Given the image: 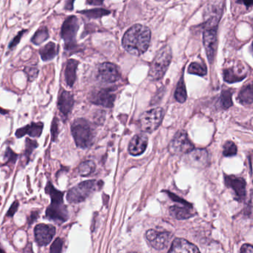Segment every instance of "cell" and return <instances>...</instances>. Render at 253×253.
Returning a JSON list of instances; mask_svg holds the SVG:
<instances>
[{
  "label": "cell",
  "instance_id": "obj_12",
  "mask_svg": "<svg viewBox=\"0 0 253 253\" xmlns=\"http://www.w3.org/2000/svg\"><path fill=\"white\" fill-rule=\"evenodd\" d=\"M98 78L103 82L115 83L121 78V73L116 65L112 63H103L98 69Z\"/></svg>",
  "mask_w": 253,
  "mask_h": 253
},
{
  "label": "cell",
  "instance_id": "obj_40",
  "mask_svg": "<svg viewBox=\"0 0 253 253\" xmlns=\"http://www.w3.org/2000/svg\"><path fill=\"white\" fill-rule=\"evenodd\" d=\"M87 3L90 4V5H102L103 4V2L102 1H88V2H87Z\"/></svg>",
  "mask_w": 253,
  "mask_h": 253
},
{
  "label": "cell",
  "instance_id": "obj_41",
  "mask_svg": "<svg viewBox=\"0 0 253 253\" xmlns=\"http://www.w3.org/2000/svg\"><path fill=\"white\" fill-rule=\"evenodd\" d=\"M238 3H243L244 4V5H247V6H253V2H238Z\"/></svg>",
  "mask_w": 253,
  "mask_h": 253
},
{
  "label": "cell",
  "instance_id": "obj_19",
  "mask_svg": "<svg viewBox=\"0 0 253 253\" xmlns=\"http://www.w3.org/2000/svg\"><path fill=\"white\" fill-rule=\"evenodd\" d=\"M75 104V99L73 94L67 91H62L58 97V106L60 112L67 118L68 115L71 113Z\"/></svg>",
  "mask_w": 253,
  "mask_h": 253
},
{
  "label": "cell",
  "instance_id": "obj_15",
  "mask_svg": "<svg viewBox=\"0 0 253 253\" xmlns=\"http://www.w3.org/2000/svg\"><path fill=\"white\" fill-rule=\"evenodd\" d=\"M226 186L233 189L235 198L238 201H243L246 198V182L242 177L234 175H226L224 177Z\"/></svg>",
  "mask_w": 253,
  "mask_h": 253
},
{
  "label": "cell",
  "instance_id": "obj_30",
  "mask_svg": "<svg viewBox=\"0 0 253 253\" xmlns=\"http://www.w3.org/2000/svg\"><path fill=\"white\" fill-rule=\"evenodd\" d=\"M232 91L230 89L223 90L222 91L220 102L223 109H227L232 106L233 103H232Z\"/></svg>",
  "mask_w": 253,
  "mask_h": 253
},
{
  "label": "cell",
  "instance_id": "obj_29",
  "mask_svg": "<svg viewBox=\"0 0 253 253\" xmlns=\"http://www.w3.org/2000/svg\"><path fill=\"white\" fill-rule=\"evenodd\" d=\"M48 31L45 27L41 28L32 38V41L35 45H40V44L46 41L48 38Z\"/></svg>",
  "mask_w": 253,
  "mask_h": 253
},
{
  "label": "cell",
  "instance_id": "obj_5",
  "mask_svg": "<svg viewBox=\"0 0 253 253\" xmlns=\"http://www.w3.org/2000/svg\"><path fill=\"white\" fill-rule=\"evenodd\" d=\"M101 181L91 180H86L72 188L67 194V200L69 203L78 204L85 201L93 192L101 187Z\"/></svg>",
  "mask_w": 253,
  "mask_h": 253
},
{
  "label": "cell",
  "instance_id": "obj_36",
  "mask_svg": "<svg viewBox=\"0 0 253 253\" xmlns=\"http://www.w3.org/2000/svg\"><path fill=\"white\" fill-rule=\"evenodd\" d=\"M59 134L58 124H57V118H54L51 126V134H52L53 140H55Z\"/></svg>",
  "mask_w": 253,
  "mask_h": 253
},
{
  "label": "cell",
  "instance_id": "obj_43",
  "mask_svg": "<svg viewBox=\"0 0 253 253\" xmlns=\"http://www.w3.org/2000/svg\"></svg>",
  "mask_w": 253,
  "mask_h": 253
},
{
  "label": "cell",
  "instance_id": "obj_24",
  "mask_svg": "<svg viewBox=\"0 0 253 253\" xmlns=\"http://www.w3.org/2000/svg\"><path fill=\"white\" fill-rule=\"evenodd\" d=\"M238 100L243 105H250L253 103V87L249 85L244 87L238 94Z\"/></svg>",
  "mask_w": 253,
  "mask_h": 253
},
{
  "label": "cell",
  "instance_id": "obj_25",
  "mask_svg": "<svg viewBox=\"0 0 253 253\" xmlns=\"http://www.w3.org/2000/svg\"><path fill=\"white\" fill-rule=\"evenodd\" d=\"M223 79L229 84L240 82L245 78L246 75H239L233 68H228L223 70Z\"/></svg>",
  "mask_w": 253,
  "mask_h": 253
},
{
  "label": "cell",
  "instance_id": "obj_1",
  "mask_svg": "<svg viewBox=\"0 0 253 253\" xmlns=\"http://www.w3.org/2000/svg\"><path fill=\"white\" fill-rule=\"evenodd\" d=\"M150 41V29L143 25L136 24L126 32L122 44L127 52L140 56L147 51Z\"/></svg>",
  "mask_w": 253,
  "mask_h": 253
},
{
  "label": "cell",
  "instance_id": "obj_38",
  "mask_svg": "<svg viewBox=\"0 0 253 253\" xmlns=\"http://www.w3.org/2000/svg\"><path fill=\"white\" fill-rule=\"evenodd\" d=\"M241 253H253V246L244 244L241 248Z\"/></svg>",
  "mask_w": 253,
  "mask_h": 253
},
{
  "label": "cell",
  "instance_id": "obj_22",
  "mask_svg": "<svg viewBox=\"0 0 253 253\" xmlns=\"http://www.w3.org/2000/svg\"><path fill=\"white\" fill-rule=\"evenodd\" d=\"M78 63L74 59H69L66 64V70H65V77H66V83L69 87H72L76 81V71L78 69Z\"/></svg>",
  "mask_w": 253,
  "mask_h": 253
},
{
  "label": "cell",
  "instance_id": "obj_26",
  "mask_svg": "<svg viewBox=\"0 0 253 253\" xmlns=\"http://www.w3.org/2000/svg\"><path fill=\"white\" fill-rule=\"evenodd\" d=\"M174 98L179 103H184L187 98V92H186L183 76L181 77L180 81L177 83V88L174 92Z\"/></svg>",
  "mask_w": 253,
  "mask_h": 253
},
{
  "label": "cell",
  "instance_id": "obj_32",
  "mask_svg": "<svg viewBox=\"0 0 253 253\" xmlns=\"http://www.w3.org/2000/svg\"><path fill=\"white\" fill-rule=\"evenodd\" d=\"M238 152L236 145L232 141H227L223 146V154L226 157H232L236 155Z\"/></svg>",
  "mask_w": 253,
  "mask_h": 253
},
{
  "label": "cell",
  "instance_id": "obj_20",
  "mask_svg": "<svg viewBox=\"0 0 253 253\" xmlns=\"http://www.w3.org/2000/svg\"><path fill=\"white\" fill-rule=\"evenodd\" d=\"M43 129V124L42 123H32L26 126L19 128L16 131V137L17 138H21L26 134H29L30 137H40L42 134Z\"/></svg>",
  "mask_w": 253,
  "mask_h": 253
},
{
  "label": "cell",
  "instance_id": "obj_18",
  "mask_svg": "<svg viewBox=\"0 0 253 253\" xmlns=\"http://www.w3.org/2000/svg\"><path fill=\"white\" fill-rule=\"evenodd\" d=\"M147 145V136L143 134H136L130 141L128 152L133 156L141 155L146 150Z\"/></svg>",
  "mask_w": 253,
  "mask_h": 253
},
{
  "label": "cell",
  "instance_id": "obj_8",
  "mask_svg": "<svg viewBox=\"0 0 253 253\" xmlns=\"http://www.w3.org/2000/svg\"><path fill=\"white\" fill-rule=\"evenodd\" d=\"M169 149L173 155H187L194 150V145L186 131H179L171 140Z\"/></svg>",
  "mask_w": 253,
  "mask_h": 253
},
{
  "label": "cell",
  "instance_id": "obj_23",
  "mask_svg": "<svg viewBox=\"0 0 253 253\" xmlns=\"http://www.w3.org/2000/svg\"><path fill=\"white\" fill-rule=\"evenodd\" d=\"M57 53H58V47L52 42H48L45 46L40 49L41 58L44 61L52 60L57 56Z\"/></svg>",
  "mask_w": 253,
  "mask_h": 253
},
{
  "label": "cell",
  "instance_id": "obj_7",
  "mask_svg": "<svg viewBox=\"0 0 253 253\" xmlns=\"http://www.w3.org/2000/svg\"><path fill=\"white\" fill-rule=\"evenodd\" d=\"M164 117L162 108H155L144 112L140 118V129L144 132H153L161 126Z\"/></svg>",
  "mask_w": 253,
  "mask_h": 253
},
{
  "label": "cell",
  "instance_id": "obj_13",
  "mask_svg": "<svg viewBox=\"0 0 253 253\" xmlns=\"http://www.w3.org/2000/svg\"><path fill=\"white\" fill-rule=\"evenodd\" d=\"M204 44L207 57L210 63H212L217 48V29H206L204 32Z\"/></svg>",
  "mask_w": 253,
  "mask_h": 253
},
{
  "label": "cell",
  "instance_id": "obj_10",
  "mask_svg": "<svg viewBox=\"0 0 253 253\" xmlns=\"http://www.w3.org/2000/svg\"><path fill=\"white\" fill-rule=\"evenodd\" d=\"M115 99H116V95L113 92L112 88L94 90L89 95V100L91 103L106 108L113 107Z\"/></svg>",
  "mask_w": 253,
  "mask_h": 253
},
{
  "label": "cell",
  "instance_id": "obj_39",
  "mask_svg": "<svg viewBox=\"0 0 253 253\" xmlns=\"http://www.w3.org/2000/svg\"><path fill=\"white\" fill-rule=\"evenodd\" d=\"M17 207H18V204H17V202L14 203V204H13L12 207H11V208L10 209L9 211H8V215H13V214H14V212H15L16 210H17Z\"/></svg>",
  "mask_w": 253,
  "mask_h": 253
},
{
  "label": "cell",
  "instance_id": "obj_6",
  "mask_svg": "<svg viewBox=\"0 0 253 253\" xmlns=\"http://www.w3.org/2000/svg\"><path fill=\"white\" fill-rule=\"evenodd\" d=\"M80 24L78 19L75 16L68 17L61 29V37L65 41V48L72 51L77 48L76 35L79 29Z\"/></svg>",
  "mask_w": 253,
  "mask_h": 253
},
{
  "label": "cell",
  "instance_id": "obj_4",
  "mask_svg": "<svg viewBox=\"0 0 253 253\" xmlns=\"http://www.w3.org/2000/svg\"><path fill=\"white\" fill-rule=\"evenodd\" d=\"M45 190L51 195L52 199L51 206L47 209V217L57 222L66 221L68 218V212L66 207L63 205V193L54 189L51 183L47 185Z\"/></svg>",
  "mask_w": 253,
  "mask_h": 253
},
{
  "label": "cell",
  "instance_id": "obj_35",
  "mask_svg": "<svg viewBox=\"0 0 253 253\" xmlns=\"http://www.w3.org/2000/svg\"><path fill=\"white\" fill-rule=\"evenodd\" d=\"M38 144L36 141L30 140L29 138L26 139V156H29L32 154V151L38 147Z\"/></svg>",
  "mask_w": 253,
  "mask_h": 253
},
{
  "label": "cell",
  "instance_id": "obj_31",
  "mask_svg": "<svg viewBox=\"0 0 253 253\" xmlns=\"http://www.w3.org/2000/svg\"><path fill=\"white\" fill-rule=\"evenodd\" d=\"M207 67L200 64L199 63H191L188 69V72L192 75H198V76L204 77L207 75Z\"/></svg>",
  "mask_w": 253,
  "mask_h": 253
},
{
  "label": "cell",
  "instance_id": "obj_27",
  "mask_svg": "<svg viewBox=\"0 0 253 253\" xmlns=\"http://www.w3.org/2000/svg\"><path fill=\"white\" fill-rule=\"evenodd\" d=\"M96 165L92 161H86L81 163L78 167V173L81 176H88L94 172Z\"/></svg>",
  "mask_w": 253,
  "mask_h": 253
},
{
  "label": "cell",
  "instance_id": "obj_42",
  "mask_svg": "<svg viewBox=\"0 0 253 253\" xmlns=\"http://www.w3.org/2000/svg\"></svg>",
  "mask_w": 253,
  "mask_h": 253
},
{
  "label": "cell",
  "instance_id": "obj_37",
  "mask_svg": "<svg viewBox=\"0 0 253 253\" xmlns=\"http://www.w3.org/2000/svg\"><path fill=\"white\" fill-rule=\"evenodd\" d=\"M25 32H26V31H22V32H20L19 35H17V36L13 40L12 42H11L9 45L10 49L14 48V47L20 42V39H21L22 36H23V33H25Z\"/></svg>",
  "mask_w": 253,
  "mask_h": 253
},
{
  "label": "cell",
  "instance_id": "obj_3",
  "mask_svg": "<svg viewBox=\"0 0 253 253\" xmlns=\"http://www.w3.org/2000/svg\"><path fill=\"white\" fill-rule=\"evenodd\" d=\"M72 134L77 146L87 149L92 145L95 133L89 123L85 119H78L72 124Z\"/></svg>",
  "mask_w": 253,
  "mask_h": 253
},
{
  "label": "cell",
  "instance_id": "obj_34",
  "mask_svg": "<svg viewBox=\"0 0 253 253\" xmlns=\"http://www.w3.org/2000/svg\"><path fill=\"white\" fill-rule=\"evenodd\" d=\"M63 241L61 238H57L51 247V253H61Z\"/></svg>",
  "mask_w": 253,
  "mask_h": 253
},
{
  "label": "cell",
  "instance_id": "obj_2",
  "mask_svg": "<svg viewBox=\"0 0 253 253\" xmlns=\"http://www.w3.org/2000/svg\"><path fill=\"white\" fill-rule=\"evenodd\" d=\"M171 48L169 45L161 48L157 53L149 68V77L152 81L162 79L171 61Z\"/></svg>",
  "mask_w": 253,
  "mask_h": 253
},
{
  "label": "cell",
  "instance_id": "obj_11",
  "mask_svg": "<svg viewBox=\"0 0 253 253\" xmlns=\"http://www.w3.org/2000/svg\"><path fill=\"white\" fill-rule=\"evenodd\" d=\"M146 238L149 244L158 250H164L169 244L171 235L169 232H160L149 229L146 232Z\"/></svg>",
  "mask_w": 253,
  "mask_h": 253
},
{
  "label": "cell",
  "instance_id": "obj_17",
  "mask_svg": "<svg viewBox=\"0 0 253 253\" xmlns=\"http://www.w3.org/2000/svg\"><path fill=\"white\" fill-rule=\"evenodd\" d=\"M168 253H201L196 246L183 238H175Z\"/></svg>",
  "mask_w": 253,
  "mask_h": 253
},
{
  "label": "cell",
  "instance_id": "obj_9",
  "mask_svg": "<svg viewBox=\"0 0 253 253\" xmlns=\"http://www.w3.org/2000/svg\"><path fill=\"white\" fill-rule=\"evenodd\" d=\"M223 2H211L207 5L204 11V20L207 29L217 27L222 14H223Z\"/></svg>",
  "mask_w": 253,
  "mask_h": 253
},
{
  "label": "cell",
  "instance_id": "obj_14",
  "mask_svg": "<svg viewBox=\"0 0 253 253\" xmlns=\"http://www.w3.org/2000/svg\"><path fill=\"white\" fill-rule=\"evenodd\" d=\"M56 229L54 226L48 224H38L35 227V234L37 242L40 246H45L54 238Z\"/></svg>",
  "mask_w": 253,
  "mask_h": 253
},
{
  "label": "cell",
  "instance_id": "obj_16",
  "mask_svg": "<svg viewBox=\"0 0 253 253\" xmlns=\"http://www.w3.org/2000/svg\"><path fill=\"white\" fill-rule=\"evenodd\" d=\"M186 161L195 168H204L209 164L208 152L206 149H194L186 155Z\"/></svg>",
  "mask_w": 253,
  "mask_h": 253
},
{
  "label": "cell",
  "instance_id": "obj_33",
  "mask_svg": "<svg viewBox=\"0 0 253 253\" xmlns=\"http://www.w3.org/2000/svg\"><path fill=\"white\" fill-rule=\"evenodd\" d=\"M25 72L29 78V81H33L38 77L39 71L36 66H29L25 69Z\"/></svg>",
  "mask_w": 253,
  "mask_h": 253
},
{
  "label": "cell",
  "instance_id": "obj_28",
  "mask_svg": "<svg viewBox=\"0 0 253 253\" xmlns=\"http://www.w3.org/2000/svg\"><path fill=\"white\" fill-rule=\"evenodd\" d=\"M80 13L86 16L88 18L97 19L100 18L103 16L109 15L110 14V11L103 9V8H95V9L81 11Z\"/></svg>",
  "mask_w": 253,
  "mask_h": 253
},
{
  "label": "cell",
  "instance_id": "obj_21",
  "mask_svg": "<svg viewBox=\"0 0 253 253\" xmlns=\"http://www.w3.org/2000/svg\"><path fill=\"white\" fill-rule=\"evenodd\" d=\"M170 214L172 217L178 219V220H183V219L189 218L194 215L193 207L191 204L180 207V206H173L169 209Z\"/></svg>",
  "mask_w": 253,
  "mask_h": 253
}]
</instances>
